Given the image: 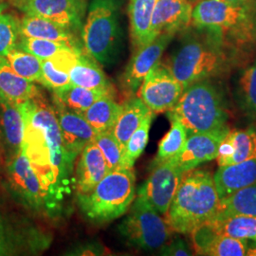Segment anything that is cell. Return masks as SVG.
Listing matches in <instances>:
<instances>
[{
  "instance_id": "obj_1",
  "label": "cell",
  "mask_w": 256,
  "mask_h": 256,
  "mask_svg": "<svg viewBox=\"0 0 256 256\" xmlns=\"http://www.w3.org/2000/svg\"><path fill=\"white\" fill-rule=\"evenodd\" d=\"M24 119L22 149L59 210L75 183L74 162L64 147L52 104L40 94L20 102Z\"/></svg>"
},
{
  "instance_id": "obj_2",
  "label": "cell",
  "mask_w": 256,
  "mask_h": 256,
  "mask_svg": "<svg viewBox=\"0 0 256 256\" xmlns=\"http://www.w3.org/2000/svg\"><path fill=\"white\" fill-rule=\"evenodd\" d=\"M236 60V46L212 32L196 28L183 39L166 64L185 90L228 72Z\"/></svg>"
},
{
  "instance_id": "obj_3",
  "label": "cell",
  "mask_w": 256,
  "mask_h": 256,
  "mask_svg": "<svg viewBox=\"0 0 256 256\" xmlns=\"http://www.w3.org/2000/svg\"><path fill=\"white\" fill-rule=\"evenodd\" d=\"M220 202L214 174L203 169L188 170L183 173L165 221L173 232L189 234L214 216Z\"/></svg>"
},
{
  "instance_id": "obj_4",
  "label": "cell",
  "mask_w": 256,
  "mask_h": 256,
  "mask_svg": "<svg viewBox=\"0 0 256 256\" xmlns=\"http://www.w3.org/2000/svg\"><path fill=\"white\" fill-rule=\"evenodd\" d=\"M167 117L186 129L188 136L214 131L227 126L229 118L224 94L212 79L187 86Z\"/></svg>"
},
{
  "instance_id": "obj_5",
  "label": "cell",
  "mask_w": 256,
  "mask_h": 256,
  "mask_svg": "<svg viewBox=\"0 0 256 256\" xmlns=\"http://www.w3.org/2000/svg\"><path fill=\"white\" fill-rule=\"evenodd\" d=\"M256 3L227 0H198L194 5L192 25L220 36L232 45H244L256 40Z\"/></svg>"
},
{
  "instance_id": "obj_6",
  "label": "cell",
  "mask_w": 256,
  "mask_h": 256,
  "mask_svg": "<svg viewBox=\"0 0 256 256\" xmlns=\"http://www.w3.org/2000/svg\"><path fill=\"white\" fill-rule=\"evenodd\" d=\"M136 198V174L132 169L110 171L90 192L77 194L78 205L86 220L106 223L128 212Z\"/></svg>"
},
{
  "instance_id": "obj_7",
  "label": "cell",
  "mask_w": 256,
  "mask_h": 256,
  "mask_svg": "<svg viewBox=\"0 0 256 256\" xmlns=\"http://www.w3.org/2000/svg\"><path fill=\"white\" fill-rule=\"evenodd\" d=\"M81 32L84 50L99 64H112L120 40L119 0H92Z\"/></svg>"
},
{
  "instance_id": "obj_8",
  "label": "cell",
  "mask_w": 256,
  "mask_h": 256,
  "mask_svg": "<svg viewBox=\"0 0 256 256\" xmlns=\"http://www.w3.org/2000/svg\"><path fill=\"white\" fill-rule=\"evenodd\" d=\"M128 212L118 229L129 245L153 252L170 240L173 230L144 196L138 194Z\"/></svg>"
},
{
  "instance_id": "obj_9",
  "label": "cell",
  "mask_w": 256,
  "mask_h": 256,
  "mask_svg": "<svg viewBox=\"0 0 256 256\" xmlns=\"http://www.w3.org/2000/svg\"><path fill=\"white\" fill-rule=\"evenodd\" d=\"M7 180L12 196L28 210L41 214L57 216L58 210L43 188L23 149L10 158Z\"/></svg>"
},
{
  "instance_id": "obj_10",
  "label": "cell",
  "mask_w": 256,
  "mask_h": 256,
  "mask_svg": "<svg viewBox=\"0 0 256 256\" xmlns=\"http://www.w3.org/2000/svg\"><path fill=\"white\" fill-rule=\"evenodd\" d=\"M183 90L182 84L174 78L168 66L160 61L147 74L137 96L156 115L172 110Z\"/></svg>"
},
{
  "instance_id": "obj_11",
  "label": "cell",
  "mask_w": 256,
  "mask_h": 256,
  "mask_svg": "<svg viewBox=\"0 0 256 256\" xmlns=\"http://www.w3.org/2000/svg\"><path fill=\"white\" fill-rule=\"evenodd\" d=\"M25 14L52 21L74 32L82 30L86 0H12Z\"/></svg>"
},
{
  "instance_id": "obj_12",
  "label": "cell",
  "mask_w": 256,
  "mask_h": 256,
  "mask_svg": "<svg viewBox=\"0 0 256 256\" xmlns=\"http://www.w3.org/2000/svg\"><path fill=\"white\" fill-rule=\"evenodd\" d=\"M174 36L173 34H162L149 44L135 50V54L120 77V86L126 99L137 95L147 74L160 61L166 48Z\"/></svg>"
},
{
  "instance_id": "obj_13",
  "label": "cell",
  "mask_w": 256,
  "mask_h": 256,
  "mask_svg": "<svg viewBox=\"0 0 256 256\" xmlns=\"http://www.w3.org/2000/svg\"><path fill=\"white\" fill-rule=\"evenodd\" d=\"M180 168L170 160L151 168L148 178L140 187L138 194L144 196L153 208L165 216L182 182Z\"/></svg>"
},
{
  "instance_id": "obj_14",
  "label": "cell",
  "mask_w": 256,
  "mask_h": 256,
  "mask_svg": "<svg viewBox=\"0 0 256 256\" xmlns=\"http://www.w3.org/2000/svg\"><path fill=\"white\" fill-rule=\"evenodd\" d=\"M52 106L64 147L75 162L84 147L94 140L97 133L82 114L68 108L55 97L52 99Z\"/></svg>"
},
{
  "instance_id": "obj_15",
  "label": "cell",
  "mask_w": 256,
  "mask_h": 256,
  "mask_svg": "<svg viewBox=\"0 0 256 256\" xmlns=\"http://www.w3.org/2000/svg\"><path fill=\"white\" fill-rule=\"evenodd\" d=\"M229 131V126H226L214 131L189 135L182 150L171 160L182 172L214 160L218 154L221 142Z\"/></svg>"
},
{
  "instance_id": "obj_16",
  "label": "cell",
  "mask_w": 256,
  "mask_h": 256,
  "mask_svg": "<svg viewBox=\"0 0 256 256\" xmlns=\"http://www.w3.org/2000/svg\"><path fill=\"white\" fill-rule=\"evenodd\" d=\"M192 0H158L152 21V41L162 34H176L192 24Z\"/></svg>"
},
{
  "instance_id": "obj_17",
  "label": "cell",
  "mask_w": 256,
  "mask_h": 256,
  "mask_svg": "<svg viewBox=\"0 0 256 256\" xmlns=\"http://www.w3.org/2000/svg\"><path fill=\"white\" fill-rule=\"evenodd\" d=\"M196 254L203 256H246L248 240L236 239L216 232L205 223L190 234Z\"/></svg>"
},
{
  "instance_id": "obj_18",
  "label": "cell",
  "mask_w": 256,
  "mask_h": 256,
  "mask_svg": "<svg viewBox=\"0 0 256 256\" xmlns=\"http://www.w3.org/2000/svg\"><path fill=\"white\" fill-rule=\"evenodd\" d=\"M108 172L104 156L92 140L84 147L76 165L74 178L77 194L90 192Z\"/></svg>"
},
{
  "instance_id": "obj_19",
  "label": "cell",
  "mask_w": 256,
  "mask_h": 256,
  "mask_svg": "<svg viewBox=\"0 0 256 256\" xmlns=\"http://www.w3.org/2000/svg\"><path fill=\"white\" fill-rule=\"evenodd\" d=\"M256 158V129L230 130L220 144L216 156L218 166L234 164Z\"/></svg>"
},
{
  "instance_id": "obj_20",
  "label": "cell",
  "mask_w": 256,
  "mask_h": 256,
  "mask_svg": "<svg viewBox=\"0 0 256 256\" xmlns=\"http://www.w3.org/2000/svg\"><path fill=\"white\" fill-rule=\"evenodd\" d=\"M214 182L220 200L256 183V158L234 164L218 166Z\"/></svg>"
},
{
  "instance_id": "obj_21",
  "label": "cell",
  "mask_w": 256,
  "mask_h": 256,
  "mask_svg": "<svg viewBox=\"0 0 256 256\" xmlns=\"http://www.w3.org/2000/svg\"><path fill=\"white\" fill-rule=\"evenodd\" d=\"M19 32L20 36L46 39L63 43L75 50H82L75 32L36 16L25 14L19 20Z\"/></svg>"
},
{
  "instance_id": "obj_22",
  "label": "cell",
  "mask_w": 256,
  "mask_h": 256,
  "mask_svg": "<svg viewBox=\"0 0 256 256\" xmlns=\"http://www.w3.org/2000/svg\"><path fill=\"white\" fill-rule=\"evenodd\" d=\"M42 94L34 82L19 76L5 57H0V99L12 102H23Z\"/></svg>"
},
{
  "instance_id": "obj_23",
  "label": "cell",
  "mask_w": 256,
  "mask_h": 256,
  "mask_svg": "<svg viewBox=\"0 0 256 256\" xmlns=\"http://www.w3.org/2000/svg\"><path fill=\"white\" fill-rule=\"evenodd\" d=\"M0 124L12 158L22 149L24 140V119L20 104L0 99Z\"/></svg>"
},
{
  "instance_id": "obj_24",
  "label": "cell",
  "mask_w": 256,
  "mask_h": 256,
  "mask_svg": "<svg viewBox=\"0 0 256 256\" xmlns=\"http://www.w3.org/2000/svg\"><path fill=\"white\" fill-rule=\"evenodd\" d=\"M70 84L90 90H114L99 63L82 50L68 72Z\"/></svg>"
},
{
  "instance_id": "obj_25",
  "label": "cell",
  "mask_w": 256,
  "mask_h": 256,
  "mask_svg": "<svg viewBox=\"0 0 256 256\" xmlns=\"http://www.w3.org/2000/svg\"><path fill=\"white\" fill-rule=\"evenodd\" d=\"M158 0H130L128 16L130 36L135 50L152 42L151 21Z\"/></svg>"
},
{
  "instance_id": "obj_26",
  "label": "cell",
  "mask_w": 256,
  "mask_h": 256,
  "mask_svg": "<svg viewBox=\"0 0 256 256\" xmlns=\"http://www.w3.org/2000/svg\"><path fill=\"white\" fill-rule=\"evenodd\" d=\"M150 112L152 111L137 95L128 98L122 102V111L112 128V133L119 142L122 151L130 136Z\"/></svg>"
},
{
  "instance_id": "obj_27",
  "label": "cell",
  "mask_w": 256,
  "mask_h": 256,
  "mask_svg": "<svg viewBox=\"0 0 256 256\" xmlns=\"http://www.w3.org/2000/svg\"><path fill=\"white\" fill-rule=\"evenodd\" d=\"M115 93H108L92 104L82 113L96 133L112 130L122 108V104L115 101Z\"/></svg>"
},
{
  "instance_id": "obj_28",
  "label": "cell",
  "mask_w": 256,
  "mask_h": 256,
  "mask_svg": "<svg viewBox=\"0 0 256 256\" xmlns=\"http://www.w3.org/2000/svg\"><path fill=\"white\" fill-rule=\"evenodd\" d=\"M236 216L256 218V183L221 200L216 214L210 220H224Z\"/></svg>"
},
{
  "instance_id": "obj_29",
  "label": "cell",
  "mask_w": 256,
  "mask_h": 256,
  "mask_svg": "<svg viewBox=\"0 0 256 256\" xmlns=\"http://www.w3.org/2000/svg\"><path fill=\"white\" fill-rule=\"evenodd\" d=\"M234 99L241 112L248 119L256 120V59L238 74Z\"/></svg>"
},
{
  "instance_id": "obj_30",
  "label": "cell",
  "mask_w": 256,
  "mask_h": 256,
  "mask_svg": "<svg viewBox=\"0 0 256 256\" xmlns=\"http://www.w3.org/2000/svg\"><path fill=\"white\" fill-rule=\"evenodd\" d=\"M52 92L54 97L62 102L64 106L81 114L90 108L92 104L102 96L108 93H115L114 90H90L72 84Z\"/></svg>"
},
{
  "instance_id": "obj_31",
  "label": "cell",
  "mask_w": 256,
  "mask_h": 256,
  "mask_svg": "<svg viewBox=\"0 0 256 256\" xmlns=\"http://www.w3.org/2000/svg\"><path fill=\"white\" fill-rule=\"evenodd\" d=\"M216 232L245 240H256V218L248 216H236L224 220H210L207 222Z\"/></svg>"
},
{
  "instance_id": "obj_32",
  "label": "cell",
  "mask_w": 256,
  "mask_h": 256,
  "mask_svg": "<svg viewBox=\"0 0 256 256\" xmlns=\"http://www.w3.org/2000/svg\"><path fill=\"white\" fill-rule=\"evenodd\" d=\"M155 114L150 112L136 131L130 136L122 151L120 168L132 169L138 158L144 153L149 140V132Z\"/></svg>"
},
{
  "instance_id": "obj_33",
  "label": "cell",
  "mask_w": 256,
  "mask_h": 256,
  "mask_svg": "<svg viewBox=\"0 0 256 256\" xmlns=\"http://www.w3.org/2000/svg\"><path fill=\"white\" fill-rule=\"evenodd\" d=\"M170 122L171 128L160 142L156 156L150 165V169L173 158L182 150L186 142L188 133L185 128L176 120H170Z\"/></svg>"
},
{
  "instance_id": "obj_34",
  "label": "cell",
  "mask_w": 256,
  "mask_h": 256,
  "mask_svg": "<svg viewBox=\"0 0 256 256\" xmlns=\"http://www.w3.org/2000/svg\"><path fill=\"white\" fill-rule=\"evenodd\" d=\"M5 58L19 76L28 81L44 86L41 59L19 48L12 50Z\"/></svg>"
},
{
  "instance_id": "obj_35",
  "label": "cell",
  "mask_w": 256,
  "mask_h": 256,
  "mask_svg": "<svg viewBox=\"0 0 256 256\" xmlns=\"http://www.w3.org/2000/svg\"><path fill=\"white\" fill-rule=\"evenodd\" d=\"M18 48L38 57L41 60H50L63 54L66 50H75L66 44L46 39L20 36Z\"/></svg>"
},
{
  "instance_id": "obj_36",
  "label": "cell",
  "mask_w": 256,
  "mask_h": 256,
  "mask_svg": "<svg viewBox=\"0 0 256 256\" xmlns=\"http://www.w3.org/2000/svg\"><path fill=\"white\" fill-rule=\"evenodd\" d=\"M19 38V19L12 14L2 12L0 14V57H6L16 48Z\"/></svg>"
},
{
  "instance_id": "obj_37",
  "label": "cell",
  "mask_w": 256,
  "mask_h": 256,
  "mask_svg": "<svg viewBox=\"0 0 256 256\" xmlns=\"http://www.w3.org/2000/svg\"><path fill=\"white\" fill-rule=\"evenodd\" d=\"M94 142L99 147L106 158L110 171L120 168L122 155V148L113 135L112 130L99 132L94 138Z\"/></svg>"
},
{
  "instance_id": "obj_38",
  "label": "cell",
  "mask_w": 256,
  "mask_h": 256,
  "mask_svg": "<svg viewBox=\"0 0 256 256\" xmlns=\"http://www.w3.org/2000/svg\"><path fill=\"white\" fill-rule=\"evenodd\" d=\"M42 75L44 86L52 92L70 84L68 72L59 68L52 60H42Z\"/></svg>"
},
{
  "instance_id": "obj_39",
  "label": "cell",
  "mask_w": 256,
  "mask_h": 256,
  "mask_svg": "<svg viewBox=\"0 0 256 256\" xmlns=\"http://www.w3.org/2000/svg\"><path fill=\"white\" fill-rule=\"evenodd\" d=\"M160 256H191L192 250L187 242L182 238H176L172 241H167L160 250Z\"/></svg>"
},
{
  "instance_id": "obj_40",
  "label": "cell",
  "mask_w": 256,
  "mask_h": 256,
  "mask_svg": "<svg viewBox=\"0 0 256 256\" xmlns=\"http://www.w3.org/2000/svg\"><path fill=\"white\" fill-rule=\"evenodd\" d=\"M14 252L12 238L0 214V256H10Z\"/></svg>"
},
{
  "instance_id": "obj_41",
  "label": "cell",
  "mask_w": 256,
  "mask_h": 256,
  "mask_svg": "<svg viewBox=\"0 0 256 256\" xmlns=\"http://www.w3.org/2000/svg\"><path fill=\"white\" fill-rule=\"evenodd\" d=\"M246 256H256V240H248Z\"/></svg>"
},
{
  "instance_id": "obj_42",
  "label": "cell",
  "mask_w": 256,
  "mask_h": 256,
  "mask_svg": "<svg viewBox=\"0 0 256 256\" xmlns=\"http://www.w3.org/2000/svg\"><path fill=\"white\" fill-rule=\"evenodd\" d=\"M230 2H236V3H256V0H227Z\"/></svg>"
},
{
  "instance_id": "obj_43",
  "label": "cell",
  "mask_w": 256,
  "mask_h": 256,
  "mask_svg": "<svg viewBox=\"0 0 256 256\" xmlns=\"http://www.w3.org/2000/svg\"><path fill=\"white\" fill-rule=\"evenodd\" d=\"M6 8H7V4L4 3V2H2V1H0V14H1L2 12H4V10H6Z\"/></svg>"
},
{
  "instance_id": "obj_44",
  "label": "cell",
  "mask_w": 256,
  "mask_h": 256,
  "mask_svg": "<svg viewBox=\"0 0 256 256\" xmlns=\"http://www.w3.org/2000/svg\"><path fill=\"white\" fill-rule=\"evenodd\" d=\"M254 28H256V14H254Z\"/></svg>"
},
{
  "instance_id": "obj_45",
  "label": "cell",
  "mask_w": 256,
  "mask_h": 256,
  "mask_svg": "<svg viewBox=\"0 0 256 256\" xmlns=\"http://www.w3.org/2000/svg\"><path fill=\"white\" fill-rule=\"evenodd\" d=\"M192 2H194V1H198V0H192Z\"/></svg>"
}]
</instances>
